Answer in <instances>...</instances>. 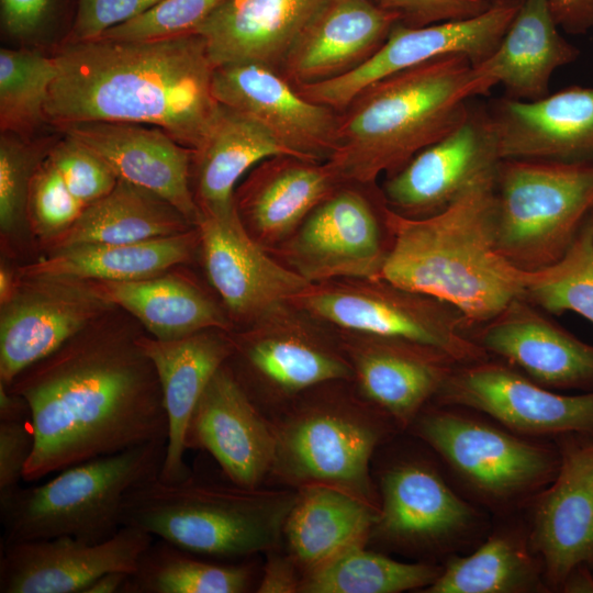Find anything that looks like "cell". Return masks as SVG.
Returning <instances> with one entry per match:
<instances>
[{
	"mask_svg": "<svg viewBox=\"0 0 593 593\" xmlns=\"http://www.w3.org/2000/svg\"><path fill=\"white\" fill-rule=\"evenodd\" d=\"M409 428L490 505L535 497L559 469L551 447L456 410L423 409Z\"/></svg>",
	"mask_w": 593,
	"mask_h": 593,
	"instance_id": "30bf717a",
	"label": "cell"
},
{
	"mask_svg": "<svg viewBox=\"0 0 593 593\" xmlns=\"http://www.w3.org/2000/svg\"><path fill=\"white\" fill-rule=\"evenodd\" d=\"M277 155L295 156L256 121L219 103L200 145L193 149L191 187L199 211L233 208L239 179L261 160Z\"/></svg>",
	"mask_w": 593,
	"mask_h": 593,
	"instance_id": "1f68e13d",
	"label": "cell"
},
{
	"mask_svg": "<svg viewBox=\"0 0 593 593\" xmlns=\"http://www.w3.org/2000/svg\"><path fill=\"white\" fill-rule=\"evenodd\" d=\"M186 448L209 452L231 482L249 489L269 480L275 458L270 419L225 362L213 374L189 421Z\"/></svg>",
	"mask_w": 593,
	"mask_h": 593,
	"instance_id": "ffe728a7",
	"label": "cell"
},
{
	"mask_svg": "<svg viewBox=\"0 0 593 593\" xmlns=\"http://www.w3.org/2000/svg\"><path fill=\"white\" fill-rule=\"evenodd\" d=\"M158 538L142 553L122 593H246L258 585L251 561L217 563Z\"/></svg>",
	"mask_w": 593,
	"mask_h": 593,
	"instance_id": "74e56055",
	"label": "cell"
},
{
	"mask_svg": "<svg viewBox=\"0 0 593 593\" xmlns=\"http://www.w3.org/2000/svg\"><path fill=\"white\" fill-rule=\"evenodd\" d=\"M227 334L204 329L158 339L141 333L136 339L156 370L168 418L166 454L158 474L163 481H180L191 472L183 458L187 427L211 378L234 354V339Z\"/></svg>",
	"mask_w": 593,
	"mask_h": 593,
	"instance_id": "f1b7e54d",
	"label": "cell"
},
{
	"mask_svg": "<svg viewBox=\"0 0 593 593\" xmlns=\"http://www.w3.org/2000/svg\"><path fill=\"white\" fill-rule=\"evenodd\" d=\"M337 384L314 388L269 418L276 441L269 479L295 490L331 486L379 508L371 461L398 427L357 391Z\"/></svg>",
	"mask_w": 593,
	"mask_h": 593,
	"instance_id": "8992f818",
	"label": "cell"
},
{
	"mask_svg": "<svg viewBox=\"0 0 593 593\" xmlns=\"http://www.w3.org/2000/svg\"><path fill=\"white\" fill-rule=\"evenodd\" d=\"M111 313L5 385L31 410L34 448L23 481L167 441L163 392L152 361L137 345L141 332L110 325Z\"/></svg>",
	"mask_w": 593,
	"mask_h": 593,
	"instance_id": "6da1fadb",
	"label": "cell"
},
{
	"mask_svg": "<svg viewBox=\"0 0 593 593\" xmlns=\"http://www.w3.org/2000/svg\"><path fill=\"white\" fill-rule=\"evenodd\" d=\"M560 589L569 593H593V577L584 566H580L570 572Z\"/></svg>",
	"mask_w": 593,
	"mask_h": 593,
	"instance_id": "11a10c76",
	"label": "cell"
},
{
	"mask_svg": "<svg viewBox=\"0 0 593 593\" xmlns=\"http://www.w3.org/2000/svg\"><path fill=\"white\" fill-rule=\"evenodd\" d=\"M46 123L103 121L159 127L195 149L219 107L214 66L197 33L57 45Z\"/></svg>",
	"mask_w": 593,
	"mask_h": 593,
	"instance_id": "7a4b0ae2",
	"label": "cell"
},
{
	"mask_svg": "<svg viewBox=\"0 0 593 593\" xmlns=\"http://www.w3.org/2000/svg\"><path fill=\"white\" fill-rule=\"evenodd\" d=\"M379 508L325 485L298 489L283 526L286 550L304 575L342 552L368 545Z\"/></svg>",
	"mask_w": 593,
	"mask_h": 593,
	"instance_id": "d6a6232c",
	"label": "cell"
},
{
	"mask_svg": "<svg viewBox=\"0 0 593 593\" xmlns=\"http://www.w3.org/2000/svg\"><path fill=\"white\" fill-rule=\"evenodd\" d=\"M524 299L548 313L571 311L593 324L592 213L557 262L529 271Z\"/></svg>",
	"mask_w": 593,
	"mask_h": 593,
	"instance_id": "60d3db41",
	"label": "cell"
},
{
	"mask_svg": "<svg viewBox=\"0 0 593 593\" xmlns=\"http://www.w3.org/2000/svg\"><path fill=\"white\" fill-rule=\"evenodd\" d=\"M377 3L396 13L402 24L413 27L468 19L491 7L484 0H377Z\"/></svg>",
	"mask_w": 593,
	"mask_h": 593,
	"instance_id": "c3c4849f",
	"label": "cell"
},
{
	"mask_svg": "<svg viewBox=\"0 0 593 593\" xmlns=\"http://www.w3.org/2000/svg\"><path fill=\"white\" fill-rule=\"evenodd\" d=\"M114 305L82 280L20 277L0 312V382L9 387L24 369L98 322Z\"/></svg>",
	"mask_w": 593,
	"mask_h": 593,
	"instance_id": "9a60e30c",
	"label": "cell"
},
{
	"mask_svg": "<svg viewBox=\"0 0 593 593\" xmlns=\"http://www.w3.org/2000/svg\"><path fill=\"white\" fill-rule=\"evenodd\" d=\"M289 303L342 332L399 338L446 354L458 365L488 359L452 305L381 278L310 283Z\"/></svg>",
	"mask_w": 593,
	"mask_h": 593,
	"instance_id": "9c48e42d",
	"label": "cell"
},
{
	"mask_svg": "<svg viewBox=\"0 0 593 593\" xmlns=\"http://www.w3.org/2000/svg\"><path fill=\"white\" fill-rule=\"evenodd\" d=\"M484 1H486V2H489V3H491V4H493V3H495V2H497V1H500V0H484Z\"/></svg>",
	"mask_w": 593,
	"mask_h": 593,
	"instance_id": "6f0895ef",
	"label": "cell"
},
{
	"mask_svg": "<svg viewBox=\"0 0 593 593\" xmlns=\"http://www.w3.org/2000/svg\"><path fill=\"white\" fill-rule=\"evenodd\" d=\"M56 130L99 156L123 180L167 200L193 225L199 209L191 187L193 149L145 124L88 121Z\"/></svg>",
	"mask_w": 593,
	"mask_h": 593,
	"instance_id": "d4e9b609",
	"label": "cell"
},
{
	"mask_svg": "<svg viewBox=\"0 0 593 593\" xmlns=\"http://www.w3.org/2000/svg\"><path fill=\"white\" fill-rule=\"evenodd\" d=\"M580 49L559 32L549 0H521L495 51L475 70L504 97L534 101L550 93L553 72L575 61Z\"/></svg>",
	"mask_w": 593,
	"mask_h": 593,
	"instance_id": "4dcf8cb0",
	"label": "cell"
},
{
	"mask_svg": "<svg viewBox=\"0 0 593 593\" xmlns=\"http://www.w3.org/2000/svg\"><path fill=\"white\" fill-rule=\"evenodd\" d=\"M379 513L368 544L423 555L446 549L478 521L428 460L399 458L382 467L376 483Z\"/></svg>",
	"mask_w": 593,
	"mask_h": 593,
	"instance_id": "4fadbf2b",
	"label": "cell"
},
{
	"mask_svg": "<svg viewBox=\"0 0 593 593\" xmlns=\"http://www.w3.org/2000/svg\"><path fill=\"white\" fill-rule=\"evenodd\" d=\"M55 137L0 136V230L3 239L26 225V200L31 178L46 157Z\"/></svg>",
	"mask_w": 593,
	"mask_h": 593,
	"instance_id": "b9f144b4",
	"label": "cell"
},
{
	"mask_svg": "<svg viewBox=\"0 0 593 593\" xmlns=\"http://www.w3.org/2000/svg\"><path fill=\"white\" fill-rule=\"evenodd\" d=\"M61 0H0L2 33L24 47H37L58 15Z\"/></svg>",
	"mask_w": 593,
	"mask_h": 593,
	"instance_id": "7dc6e473",
	"label": "cell"
},
{
	"mask_svg": "<svg viewBox=\"0 0 593 593\" xmlns=\"http://www.w3.org/2000/svg\"><path fill=\"white\" fill-rule=\"evenodd\" d=\"M313 321L288 302L232 336V357L242 368L233 372L268 418L314 388L353 381L340 342L325 335Z\"/></svg>",
	"mask_w": 593,
	"mask_h": 593,
	"instance_id": "8fae6325",
	"label": "cell"
},
{
	"mask_svg": "<svg viewBox=\"0 0 593 593\" xmlns=\"http://www.w3.org/2000/svg\"><path fill=\"white\" fill-rule=\"evenodd\" d=\"M194 225L159 195L119 180L113 190L87 205L76 222L44 248L51 253L82 244H125L172 236Z\"/></svg>",
	"mask_w": 593,
	"mask_h": 593,
	"instance_id": "d590c367",
	"label": "cell"
},
{
	"mask_svg": "<svg viewBox=\"0 0 593 593\" xmlns=\"http://www.w3.org/2000/svg\"><path fill=\"white\" fill-rule=\"evenodd\" d=\"M103 300L134 316L150 336L174 339L204 329L231 331L224 311L190 280L163 272L131 281H87Z\"/></svg>",
	"mask_w": 593,
	"mask_h": 593,
	"instance_id": "e575fe53",
	"label": "cell"
},
{
	"mask_svg": "<svg viewBox=\"0 0 593 593\" xmlns=\"http://www.w3.org/2000/svg\"><path fill=\"white\" fill-rule=\"evenodd\" d=\"M535 499L528 540L545 583L560 589L575 568L593 564V439L561 447L555 479Z\"/></svg>",
	"mask_w": 593,
	"mask_h": 593,
	"instance_id": "7402d4cb",
	"label": "cell"
},
{
	"mask_svg": "<svg viewBox=\"0 0 593 593\" xmlns=\"http://www.w3.org/2000/svg\"><path fill=\"white\" fill-rule=\"evenodd\" d=\"M388 248L369 200L342 186L273 253L310 283L379 278Z\"/></svg>",
	"mask_w": 593,
	"mask_h": 593,
	"instance_id": "2e32d148",
	"label": "cell"
},
{
	"mask_svg": "<svg viewBox=\"0 0 593 593\" xmlns=\"http://www.w3.org/2000/svg\"><path fill=\"white\" fill-rule=\"evenodd\" d=\"M167 441H154L70 466L43 484L0 495L2 542L69 536L101 542L122 527L131 489L159 474Z\"/></svg>",
	"mask_w": 593,
	"mask_h": 593,
	"instance_id": "52a82bcc",
	"label": "cell"
},
{
	"mask_svg": "<svg viewBox=\"0 0 593 593\" xmlns=\"http://www.w3.org/2000/svg\"><path fill=\"white\" fill-rule=\"evenodd\" d=\"M398 22L374 0H331L295 40L279 72L293 86L340 77L372 57Z\"/></svg>",
	"mask_w": 593,
	"mask_h": 593,
	"instance_id": "83f0119b",
	"label": "cell"
},
{
	"mask_svg": "<svg viewBox=\"0 0 593 593\" xmlns=\"http://www.w3.org/2000/svg\"><path fill=\"white\" fill-rule=\"evenodd\" d=\"M47 153L69 191L83 206L110 193L119 179L110 167L88 147L59 133Z\"/></svg>",
	"mask_w": 593,
	"mask_h": 593,
	"instance_id": "ee69618b",
	"label": "cell"
},
{
	"mask_svg": "<svg viewBox=\"0 0 593 593\" xmlns=\"http://www.w3.org/2000/svg\"><path fill=\"white\" fill-rule=\"evenodd\" d=\"M339 342L356 391L398 429L412 425L458 365L440 350L399 338L342 332Z\"/></svg>",
	"mask_w": 593,
	"mask_h": 593,
	"instance_id": "603a6c76",
	"label": "cell"
},
{
	"mask_svg": "<svg viewBox=\"0 0 593 593\" xmlns=\"http://www.w3.org/2000/svg\"><path fill=\"white\" fill-rule=\"evenodd\" d=\"M154 536L122 526L96 544L69 536L2 542L1 593H83L109 572L132 574Z\"/></svg>",
	"mask_w": 593,
	"mask_h": 593,
	"instance_id": "ac0fdd59",
	"label": "cell"
},
{
	"mask_svg": "<svg viewBox=\"0 0 593 593\" xmlns=\"http://www.w3.org/2000/svg\"><path fill=\"white\" fill-rule=\"evenodd\" d=\"M296 495L291 488L249 489L191 472L176 482L156 474L128 491L121 519L199 556L247 558L281 545Z\"/></svg>",
	"mask_w": 593,
	"mask_h": 593,
	"instance_id": "5b68a950",
	"label": "cell"
},
{
	"mask_svg": "<svg viewBox=\"0 0 593 593\" xmlns=\"http://www.w3.org/2000/svg\"><path fill=\"white\" fill-rule=\"evenodd\" d=\"M225 0H163L147 12L98 38L139 41L192 33Z\"/></svg>",
	"mask_w": 593,
	"mask_h": 593,
	"instance_id": "f6af8a7d",
	"label": "cell"
},
{
	"mask_svg": "<svg viewBox=\"0 0 593 593\" xmlns=\"http://www.w3.org/2000/svg\"><path fill=\"white\" fill-rule=\"evenodd\" d=\"M33 448L31 419L0 421V495L20 486Z\"/></svg>",
	"mask_w": 593,
	"mask_h": 593,
	"instance_id": "681fc988",
	"label": "cell"
},
{
	"mask_svg": "<svg viewBox=\"0 0 593 593\" xmlns=\"http://www.w3.org/2000/svg\"><path fill=\"white\" fill-rule=\"evenodd\" d=\"M377 2V0H374Z\"/></svg>",
	"mask_w": 593,
	"mask_h": 593,
	"instance_id": "680465c9",
	"label": "cell"
},
{
	"mask_svg": "<svg viewBox=\"0 0 593 593\" xmlns=\"http://www.w3.org/2000/svg\"><path fill=\"white\" fill-rule=\"evenodd\" d=\"M194 226L209 281L234 318L251 324L310 286L251 238L235 204L199 211Z\"/></svg>",
	"mask_w": 593,
	"mask_h": 593,
	"instance_id": "e0dca14e",
	"label": "cell"
},
{
	"mask_svg": "<svg viewBox=\"0 0 593 593\" xmlns=\"http://www.w3.org/2000/svg\"><path fill=\"white\" fill-rule=\"evenodd\" d=\"M552 18L569 34H584L593 29V0H549Z\"/></svg>",
	"mask_w": 593,
	"mask_h": 593,
	"instance_id": "816d5d0a",
	"label": "cell"
},
{
	"mask_svg": "<svg viewBox=\"0 0 593 593\" xmlns=\"http://www.w3.org/2000/svg\"><path fill=\"white\" fill-rule=\"evenodd\" d=\"M484 103L473 102L454 132L416 154L387 177L384 204L407 217L433 215L452 203L500 161Z\"/></svg>",
	"mask_w": 593,
	"mask_h": 593,
	"instance_id": "d6986e66",
	"label": "cell"
},
{
	"mask_svg": "<svg viewBox=\"0 0 593 593\" xmlns=\"http://www.w3.org/2000/svg\"><path fill=\"white\" fill-rule=\"evenodd\" d=\"M517 1H521V0H517Z\"/></svg>",
	"mask_w": 593,
	"mask_h": 593,
	"instance_id": "91938a15",
	"label": "cell"
},
{
	"mask_svg": "<svg viewBox=\"0 0 593 593\" xmlns=\"http://www.w3.org/2000/svg\"><path fill=\"white\" fill-rule=\"evenodd\" d=\"M471 338L548 389L593 388V345L546 316L524 298L513 300Z\"/></svg>",
	"mask_w": 593,
	"mask_h": 593,
	"instance_id": "484cf974",
	"label": "cell"
},
{
	"mask_svg": "<svg viewBox=\"0 0 593 593\" xmlns=\"http://www.w3.org/2000/svg\"><path fill=\"white\" fill-rule=\"evenodd\" d=\"M500 159L593 161V87L572 86L534 100L484 103Z\"/></svg>",
	"mask_w": 593,
	"mask_h": 593,
	"instance_id": "cb8c5ba5",
	"label": "cell"
},
{
	"mask_svg": "<svg viewBox=\"0 0 593 593\" xmlns=\"http://www.w3.org/2000/svg\"><path fill=\"white\" fill-rule=\"evenodd\" d=\"M544 574L528 537L499 532L473 553L455 557L425 593H522L542 588Z\"/></svg>",
	"mask_w": 593,
	"mask_h": 593,
	"instance_id": "8d00e7d4",
	"label": "cell"
},
{
	"mask_svg": "<svg viewBox=\"0 0 593 593\" xmlns=\"http://www.w3.org/2000/svg\"><path fill=\"white\" fill-rule=\"evenodd\" d=\"M441 567L402 562L355 546L304 575L300 593H400L425 590ZM422 590V591H423Z\"/></svg>",
	"mask_w": 593,
	"mask_h": 593,
	"instance_id": "f35d334b",
	"label": "cell"
},
{
	"mask_svg": "<svg viewBox=\"0 0 593 593\" xmlns=\"http://www.w3.org/2000/svg\"><path fill=\"white\" fill-rule=\"evenodd\" d=\"M31 419L27 402L0 382V421Z\"/></svg>",
	"mask_w": 593,
	"mask_h": 593,
	"instance_id": "f5cc1de1",
	"label": "cell"
},
{
	"mask_svg": "<svg viewBox=\"0 0 593 593\" xmlns=\"http://www.w3.org/2000/svg\"><path fill=\"white\" fill-rule=\"evenodd\" d=\"M20 282L18 270L1 262L0 267V305L8 303L15 294Z\"/></svg>",
	"mask_w": 593,
	"mask_h": 593,
	"instance_id": "9f6ffc18",
	"label": "cell"
},
{
	"mask_svg": "<svg viewBox=\"0 0 593 593\" xmlns=\"http://www.w3.org/2000/svg\"><path fill=\"white\" fill-rule=\"evenodd\" d=\"M163 0H77L72 23L63 43L100 37L104 32L147 12Z\"/></svg>",
	"mask_w": 593,
	"mask_h": 593,
	"instance_id": "bcb514c9",
	"label": "cell"
},
{
	"mask_svg": "<svg viewBox=\"0 0 593 593\" xmlns=\"http://www.w3.org/2000/svg\"><path fill=\"white\" fill-rule=\"evenodd\" d=\"M518 5L517 0H500L478 15L418 27L398 22L376 54L356 69L294 88L309 101L342 111L367 86L434 58L459 54L475 66L495 51Z\"/></svg>",
	"mask_w": 593,
	"mask_h": 593,
	"instance_id": "7c38bea8",
	"label": "cell"
},
{
	"mask_svg": "<svg viewBox=\"0 0 593 593\" xmlns=\"http://www.w3.org/2000/svg\"><path fill=\"white\" fill-rule=\"evenodd\" d=\"M199 248L195 226L188 232L125 244H82L47 253L19 267L20 277L82 281H131L189 262Z\"/></svg>",
	"mask_w": 593,
	"mask_h": 593,
	"instance_id": "836d02e7",
	"label": "cell"
},
{
	"mask_svg": "<svg viewBox=\"0 0 593 593\" xmlns=\"http://www.w3.org/2000/svg\"><path fill=\"white\" fill-rule=\"evenodd\" d=\"M57 74L54 55L37 47L0 51V131L35 137L46 123L45 107Z\"/></svg>",
	"mask_w": 593,
	"mask_h": 593,
	"instance_id": "ab89813d",
	"label": "cell"
},
{
	"mask_svg": "<svg viewBox=\"0 0 593 593\" xmlns=\"http://www.w3.org/2000/svg\"><path fill=\"white\" fill-rule=\"evenodd\" d=\"M331 0H225L193 33L215 67L258 64L275 70L305 26Z\"/></svg>",
	"mask_w": 593,
	"mask_h": 593,
	"instance_id": "f546056e",
	"label": "cell"
},
{
	"mask_svg": "<svg viewBox=\"0 0 593 593\" xmlns=\"http://www.w3.org/2000/svg\"><path fill=\"white\" fill-rule=\"evenodd\" d=\"M215 100L256 121L293 155L326 160L333 149L338 111L303 98L278 70L258 64L214 68Z\"/></svg>",
	"mask_w": 593,
	"mask_h": 593,
	"instance_id": "44dd1931",
	"label": "cell"
},
{
	"mask_svg": "<svg viewBox=\"0 0 593 593\" xmlns=\"http://www.w3.org/2000/svg\"><path fill=\"white\" fill-rule=\"evenodd\" d=\"M495 174L429 216L407 217L384 204L391 244L379 278L452 305L469 327L524 298L529 271L511 265L496 244Z\"/></svg>",
	"mask_w": 593,
	"mask_h": 593,
	"instance_id": "3957f363",
	"label": "cell"
},
{
	"mask_svg": "<svg viewBox=\"0 0 593 593\" xmlns=\"http://www.w3.org/2000/svg\"><path fill=\"white\" fill-rule=\"evenodd\" d=\"M128 574L109 572L94 580L83 593H122Z\"/></svg>",
	"mask_w": 593,
	"mask_h": 593,
	"instance_id": "db71d44e",
	"label": "cell"
},
{
	"mask_svg": "<svg viewBox=\"0 0 593 593\" xmlns=\"http://www.w3.org/2000/svg\"><path fill=\"white\" fill-rule=\"evenodd\" d=\"M435 398L441 405L483 413L523 436L593 432V391L559 394L508 363L456 365Z\"/></svg>",
	"mask_w": 593,
	"mask_h": 593,
	"instance_id": "5bb4252c",
	"label": "cell"
},
{
	"mask_svg": "<svg viewBox=\"0 0 593 593\" xmlns=\"http://www.w3.org/2000/svg\"><path fill=\"white\" fill-rule=\"evenodd\" d=\"M493 85L463 55L434 58L360 90L338 114L326 161L339 180L370 184L457 130Z\"/></svg>",
	"mask_w": 593,
	"mask_h": 593,
	"instance_id": "277c9868",
	"label": "cell"
},
{
	"mask_svg": "<svg viewBox=\"0 0 593 593\" xmlns=\"http://www.w3.org/2000/svg\"><path fill=\"white\" fill-rule=\"evenodd\" d=\"M280 546L266 552L256 592L258 593H300L304 573Z\"/></svg>",
	"mask_w": 593,
	"mask_h": 593,
	"instance_id": "f907efd6",
	"label": "cell"
},
{
	"mask_svg": "<svg viewBox=\"0 0 593 593\" xmlns=\"http://www.w3.org/2000/svg\"><path fill=\"white\" fill-rule=\"evenodd\" d=\"M496 244L524 271L557 262L593 212V161L501 159L495 174Z\"/></svg>",
	"mask_w": 593,
	"mask_h": 593,
	"instance_id": "ba28073f",
	"label": "cell"
},
{
	"mask_svg": "<svg viewBox=\"0 0 593 593\" xmlns=\"http://www.w3.org/2000/svg\"><path fill=\"white\" fill-rule=\"evenodd\" d=\"M592 214H593V212H592Z\"/></svg>",
	"mask_w": 593,
	"mask_h": 593,
	"instance_id": "94428289",
	"label": "cell"
},
{
	"mask_svg": "<svg viewBox=\"0 0 593 593\" xmlns=\"http://www.w3.org/2000/svg\"><path fill=\"white\" fill-rule=\"evenodd\" d=\"M342 184L326 160L277 155L248 171L234 204L251 238L273 251Z\"/></svg>",
	"mask_w": 593,
	"mask_h": 593,
	"instance_id": "4316f807",
	"label": "cell"
},
{
	"mask_svg": "<svg viewBox=\"0 0 593 593\" xmlns=\"http://www.w3.org/2000/svg\"><path fill=\"white\" fill-rule=\"evenodd\" d=\"M46 157L36 167L26 200V226L44 247L69 228L83 211Z\"/></svg>",
	"mask_w": 593,
	"mask_h": 593,
	"instance_id": "7bdbcfd3",
	"label": "cell"
}]
</instances>
